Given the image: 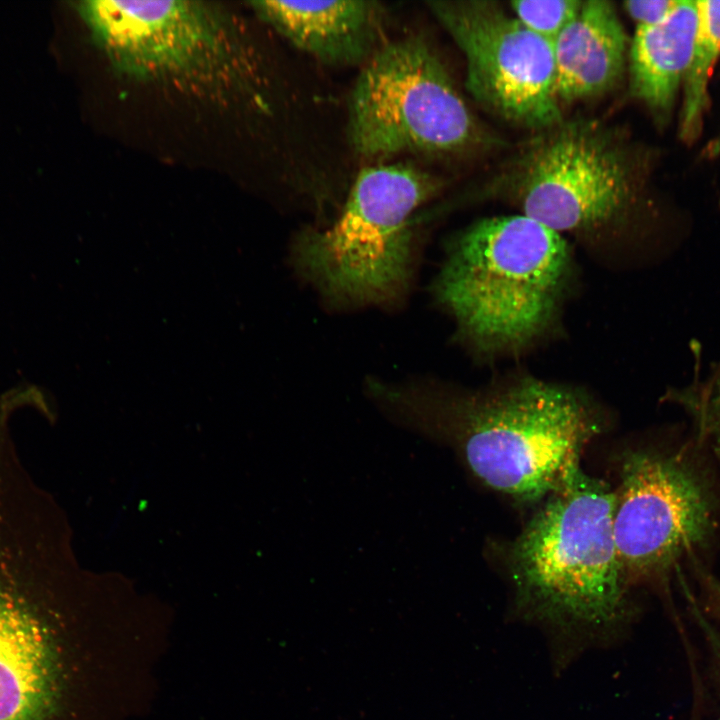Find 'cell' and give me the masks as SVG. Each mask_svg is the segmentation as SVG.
Listing matches in <instances>:
<instances>
[{"mask_svg": "<svg viewBox=\"0 0 720 720\" xmlns=\"http://www.w3.org/2000/svg\"><path fill=\"white\" fill-rule=\"evenodd\" d=\"M720 720V719H719Z\"/></svg>", "mask_w": 720, "mask_h": 720, "instance_id": "cell-19", "label": "cell"}, {"mask_svg": "<svg viewBox=\"0 0 720 720\" xmlns=\"http://www.w3.org/2000/svg\"><path fill=\"white\" fill-rule=\"evenodd\" d=\"M696 616L699 619V623L707 636L708 642L710 643L720 673V636L716 633V631H714V629L709 625V623L706 622L705 619L700 617L699 613Z\"/></svg>", "mask_w": 720, "mask_h": 720, "instance_id": "cell-17", "label": "cell"}, {"mask_svg": "<svg viewBox=\"0 0 720 720\" xmlns=\"http://www.w3.org/2000/svg\"><path fill=\"white\" fill-rule=\"evenodd\" d=\"M614 493L613 535L628 585L666 571L712 533L710 488L683 453L627 452Z\"/></svg>", "mask_w": 720, "mask_h": 720, "instance_id": "cell-9", "label": "cell"}, {"mask_svg": "<svg viewBox=\"0 0 720 720\" xmlns=\"http://www.w3.org/2000/svg\"><path fill=\"white\" fill-rule=\"evenodd\" d=\"M644 167L623 129L592 117L563 118L512 149L477 192L556 233L600 263L641 264L659 255L645 220Z\"/></svg>", "mask_w": 720, "mask_h": 720, "instance_id": "cell-2", "label": "cell"}, {"mask_svg": "<svg viewBox=\"0 0 720 720\" xmlns=\"http://www.w3.org/2000/svg\"><path fill=\"white\" fill-rule=\"evenodd\" d=\"M428 174L402 164L362 169L328 228L298 234L291 261L335 305H385L408 287L412 217L436 192Z\"/></svg>", "mask_w": 720, "mask_h": 720, "instance_id": "cell-6", "label": "cell"}, {"mask_svg": "<svg viewBox=\"0 0 720 720\" xmlns=\"http://www.w3.org/2000/svg\"><path fill=\"white\" fill-rule=\"evenodd\" d=\"M552 46L560 105L604 96L627 73L630 42L611 1L584 0Z\"/></svg>", "mask_w": 720, "mask_h": 720, "instance_id": "cell-11", "label": "cell"}, {"mask_svg": "<svg viewBox=\"0 0 720 720\" xmlns=\"http://www.w3.org/2000/svg\"><path fill=\"white\" fill-rule=\"evenodd\" d=\"M708 590L711 593L712 599L715 600L717 605L720 607V583L717 581H712V579H709L708 583Z\"/></svg>", "mask_w": 720, "mask_h": 720, "instance_id": "cell-18", "label": "cell"}, {"mask_svg": "<svg viewBox=\"0 0 720 720\" xmlns=\"http://www.w3.org/2000/svg\"><path fill=\"white\" fill-rule=\"evenodd\" d=\"M580 270L567 238L519 213L475 220L448 242L434 281L455 338L481 364L519 359L564 335Z\"/></svg>", "mask_w": 720, "mask_h": 720, "instance_id": "cell-3", "label": "cell"}, {"mask_svg": "<svg viewBox=\"0 0 720 720\" xmlns=\"http://www.w3.org/2000/svg\"><path fill=\"white\" fill-rule=\"evenodd\" d=\"M348 137L367 159L403 153L468 157L508 147L473 113L439 56L416 36L383 43L363 64L349 98Z\"/></svg>", "mask_w": 720, "mask_h": 720, "instance_id": "cell-7", "label": "cell"}, {"mask_svg": "<svg viewBox=\"0 0 720 720\" xmlns=\"http://www.w3.org/2000/svg\"><path fill=\"white\" fill-rule=\"evenodd\" d=\"M369 398L393 424L450 448L482 484L519 502L545 499L579 467L608 424L583 385L516 368L479 387L369 379Z\"/></svg>", "mask_w": 720, "mask_h": 720, "instance_id": "cell-1", "label": "cell"}, {"mask_svg": "<svg viewBox=\"0 0 720 720\" xmlns=\"http://www.w3.org/2000/svg\"><path fill=\"white\" fill-rule=\"evenodd\" d=\"M54 672L39 618L0 582V720H43L54 697Z\"/></svg>", "mask_w": 720, "mask_h": 720, "instance_id": "cell-12", "label": "cell"}, {"mask_svg": "<svg viewBox=\"0 0 720 720\" xmlns=\"http://www.w3.org/2000/svg\"><path fill=\"white\" fill-rule=\"evenodd\" d=\"M698 27L697 1H679L662 21L636 27L628 54L630 96L665 121L691 62Z\"/></svg>", "mask_w": 720, "mask_h": 720, "instance_id": "cell-13", "label": "cell"}, {"mask_svg": "<svg viewBox=\"0 0 720 720\" xmlns=\"http://www.w3.org/2000/svg\"><path fill=\"white\" fill-rule=\"evenodd\" d=\"M251 8L295 47L330 65L364 64L383 44L376 1H253Z\"/></svg>", "mask_w": 720, "mask_h": 720, "instance_id": "cell-10", "label": "cell"}, {"mask_svg": "<svg viewBox=\"0 0 720 720\" xmlns=\"http://www.w3.org/2000/svg\"><path fill=\"white\" fill-rule=\"evenodd\" d=\"M466 63L465 86L487 113L531 133L564 118L554 90L552 42L491 0L429 1Z\"/></svg>", "mask_w": 720, "mask_h": 720, "instance_id": "cell-8", "label": "cell"}, {"mask_svg": "<svg viewBox=\"0 0 720 720\" xmlns=\"http://www.w3.org/2000/svg\"><path fill=\"white\" fill-rule=\"evenodd\" d=\"M615 493L575 469L510 544L519 610L567 637L607 639L627 613L613 535Z\"/></svg>", "mask_w": 720, "mask_h": 720, "instance_id": "cell-4", "label": "cell"}, {"mask_svg": "<svg viewBox=\"0 0 720 720\" xmlns=\"http://www.w3.org/2000/svg\"><path fill=\"white\" fill-rule=\"evenodd\" d=\"M582 0H516L510 9L531 32L553 41L578 12Z\"/></svg>", "mask_w": 720, "mask_h": 720, "instance_id": "cell-15", "label": "cell"}, {"mask_svg": "<svg viewBox=\"0 0 720 720\" xmlns=\"http://www.w3.org/2000/svg\"><path fill=\"white\" fill-rule=\"evenodd\" d=\"M113 69L226 106L254 86L255 62L239 23L206 1L71 3Z\"/></svg>", "mask_w": 720, "mask_h": 720, "instance_id": "cell-5", "label": "cell"}, {"mask_svg": "<svg viewBox=\"0 0 720 720\" xmlns=\"http://www.w3.org/2000/svg\"><path fill=\"white\" fill-rule=\"evenodd\" d=\"M698 27L690 65L684 78L681 137L698 135L707 106V87L720 55V1H697Z\"/></svg>", "mask_w": 720, "mask_h": 720, "instance_id": "cell-14", "label": "cell"}, {"mask_svg": "<svg viewBox=\"0 0 720 720\" xmlns=\"http://www.w3.org/2000/svg\"><path fill=\"white\" fill-rule=\"evenodd\" d=\"M677 3L678 0H630L622 5L628 16L640 27L662 21Z\"/></svg>", "mask_w": 720, "mask_h": 720, "instance_id": "cell-16", "label": "cell"}]
</instances>
